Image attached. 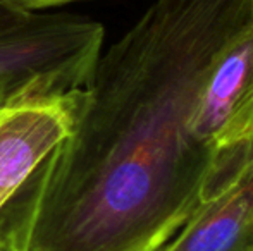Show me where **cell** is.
Wrapping results in <instances>:
<instances>
[{"instance_id":"cell-1","label":"cell","mask_w":253,"mask_h":251,"mask_svg":"<svg viewBox=\"0 0 253 251\" xmlns=\"http://www.w3.org/2000/svg\"><path fill=\"white\" fill-rule=\"evenodd\" d=\"M253 0H153L80 90L74 126L24 186L26 251H159L213 158L190 134L203 84Z\"/></svg>"},{"instance_id":"cell-2","label":"cell","mask_w":253,"mask_h":251,"mask_svg":"<svg viewBox=\"0 0 253 251\" xmlns=\"http://www.w3.org/2000/svg\"><path fill=\"white\" fill-rule=\"evenodd\" d=\"M103 36L98 21L45 12L0 36V108L83 88Z\"/></svg>"},{"instance_id":"cell-3","label":"cell","mask_w":253,"mask_h":251,"mask_svg":"<svg viewBox=\"0 0 253 251\" xmlns=\"http://www.w3.org/2000/svg\"><path fill=\"white\" fill-rule=\"evenodd\" d=\"M188 127L191 138L212 155V176L240 167L252 153L253 23L213 64Z\"/></svg>"},{"instance_id":"cell-4","label":"cell","mask_w":253,"mask_h":251,"mask_svg":"<svg viewBox=\"0 0 253 251\" xmlns=\"http://www.w3.org/2000/svg\"><path fill=\"white\" fill-rule=\"evenodd\" d=\"M80 90L28 100L0 112V212L69 136Z\"/></svg>"},{"instance_id":"cell-5","label":"cell","mask_w":253,"mask_h":251,"mask_svg":"<svg viewBox=\"0 0 253 251\" xmlns=\"http://www.w3.org/2000/svg\"><path fill=\"white\" fill-rule=\"evenodd\" d=\"M159 251H253V150L238 171L212 181Z\"/></svg>"},{"instance_id":"cell-6","label":"cell","mask_w":253,"mask_h":251,"mask_svg":"<svg viewBox=\"0 0 253 251\" xmlns=\"http://www.w3.org/2000/svg\"><path fill=\"white\" fill-rule=\"evenodd\" d=\"M0 251H26L17 215L12 218V222H9V217L0 212Z\"/></svg>"},{"instance_id":"cell-7","label":"cell","mask_w":253,"mask_h":251,"mask_svg":"<svg viewBox=\"0 0 253 251\" xmlns=\"http://www.w3.org/2000/svg\"><path fill=\"white\" fill-rule=\"evenodd\" d=\"M5 5L17 9L21 12L26 14H37L42 10L52 9V7H59V5H66L71 2H78V0H0Z\"/></svg>"},{"instance_id":"cell-8","label":"cell","mask_w":253,"mask_h":251,"mask_svg":"<svg viewBox=\"0 0 253 251\" xmlns=\"http://www.w3.org/2000/svg\"><path fill=\"white\" fill-rule=\"evenodd\" d=\"M31 16H33V14L21 12V10L12 9V7L0 2V36L7 35L9 31L16 30V28L23 26Z\"/></svg>"},{"instance_id":"cell-9","label":"cell","mask_w":253,"mask_h":251,"mask_svg":"<svg viewBox=\"0 0 253 251\" xmlns=\"http://www.w3.org/2000/svg\"><path fill=\"white\" fill-rule=\"evenodd\" d=\"M2 110H3V108H0V112H2Z\"/></svg>"}]
</instances>
